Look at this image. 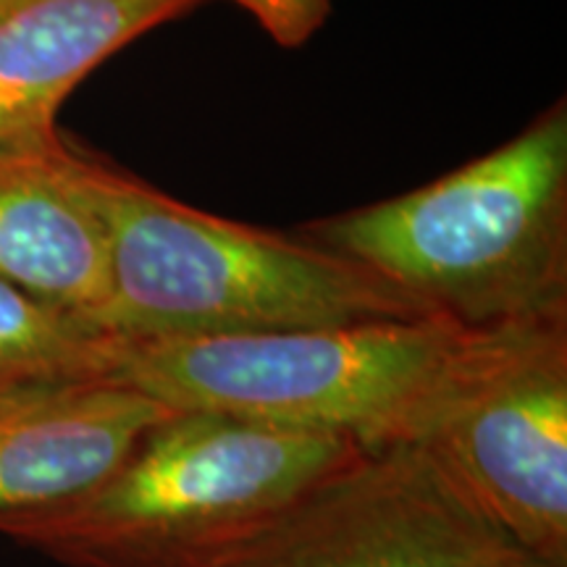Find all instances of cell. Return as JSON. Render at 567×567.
<instances>
[{"mask_svg": "<svg viewBox=\"0 0 567 567\" xmlns=\"http://www.w3.org/2000/svg\"><path fill=\"white\" fill-rule=\"evenodd\" d=\"M425 444L368 450L210 567H523L534 563Z\"/></svg>", "mask_w": 567, "mask_h": 567, "instance_id": "obj_5", "label": "cell"}, {"mask_svg": "<svg viewBox=\"0 0 567 567\" xmlns=\"http://www.w3.org/2000/svg\"><path fill=\"white\" fill-rule=\"evenodd\" d=\"M101 216L113 337H216L436 316L358 260L213 216L84 155ZM444 318V316H442Z\"/></svg>", "mask_w": 567, "mask_h": 567, "instance_id": "obj_2", "label": "cell"}, {"mask_svg": "<svg viewBox=\"0 0 567 567\" xmlns=\"http://www.w3.org/2000/svg\"><path fill=\"white\" fill-rule=\"evenodd\" d=\"M509 326L465 329L429 316L258 334L113 337L111 381L174 410L323 431L381 450L421 444Z\"/></svg>", "mask_w": 567, "mask_h": 567, "instance_id": "obj_1", "label": "cell"}, {"mask_svg": "<svg viewBox=\"0 0 567 567\" xmlns=\"http://www.w3.org/2000/svg\"><path fill=\"white\" fill-rule=\"evenodd\" d=\"M0 279L97 323L109 297L84 153L59 132L0 142Z\"/></svg>", "mask_w": 567, "mask_h": 567, "instance_id": "obj_7", "label": "cell"}, {"mask_svg": "<svg viewBox=\"0 0 567 567\" xmlns=\"http://www.w3.org/2000/svg\"><path fill=\"white\" fill-rule=\"evenodd\" d=\"M113 334L74 310L0 279V400L111 379Z\"/></svg>", "mask_w": 567, "mask_h": 567, "instance_id": "obj_10", "label": "cell"}, {"mask_svg": "<svg viewBox=\"0 0 567 567\" xmlns=\"http://www.w3.org/2000/svg\"><path fill=\"white\" fill-rule=\"evenodd\" d=\"M205 0H0V142L55 132L90 71Z\"/></svg>", "mask_w": 567, "mask_h": 567, "instance_id": "obj_9", "label": "cell"}, {"mask_svg": "<svg viewBox=\"0 0 567 567\" xmlns=\"http://www.w3.org/2000/svg\"><path fill=\"white\" fill-rule=\"evenodd\" d=\"M523 567H567V565H555V563H542V559H534V563H528Z\"/></svg>", "mask_w": 567, "mask_h": 567, "instance_id": "obj_12", "label": "cell"}, {"mask_svg": "<svg viewBox=\"0 0 567 567\" xmlns=\"http://www.w3.org/2000/svg\"><path fill=\"white\" fill-rule=\"evenodd\" d=\"M363 452L323 431L172 410L103 481L0 515V534L69 567H210Z\"/></svg>", "mask_w": 567, "mask_h": 567, "instance_id": "obj_3", "label": "cell"}, {"mask_svg": "<svg viewBox=\"0 0 567 567\" xmlns=\"http://www.w3.org/2000/svg\"><path fill=\"white\" fill-rule=\"evenodd\" d=\"M250 11L281 45H300L323 24L329 0H231Z\"/></svg>", "mask_w": 567, "mask_h": 567, "instance_id": "obj_11", "label": "cell"}, {"mask_svg": "<svg viewBox=\"0 0 567 567\" xmlns=\"http://www.w3.org/2000/svg\"><path fill=\"white\" fill-rule=\"evenodd\" d=\"M174 408L122 381H80L0 400V515L87 492Z\"/></svg>", "mask_w": 567, "mask_h": 567, "instance_id": "obj_8", "label": "cell"}, {"mask_svg": "<svg viewBox=\"0 0 567 567\" xmlns=\"http://www.w3.org/2000/svg\"><path fill=\"white\" fill-rule=\"evenodd\" d=\"M421 444L517 547L567 565V313L509 326Z\"/></svg>", "mask_w": 567, "mask_h": 567, "instance_id": "obj_6", "label": "cell"}, {"mask_svg": "<svg viewBox=\"0 0 567 567\" xmlns=\"http://www.w3.org/2000/svg\"><path fill=\"white\" fill-rule=\"evenodd\" d=\"M297 234L465 329L567 313V103L455 172Z\"/></svg>", "mask_w": 567, "mask_h": 567, "instance_id": "obj_4", "label": "cell"}]
</instances>
